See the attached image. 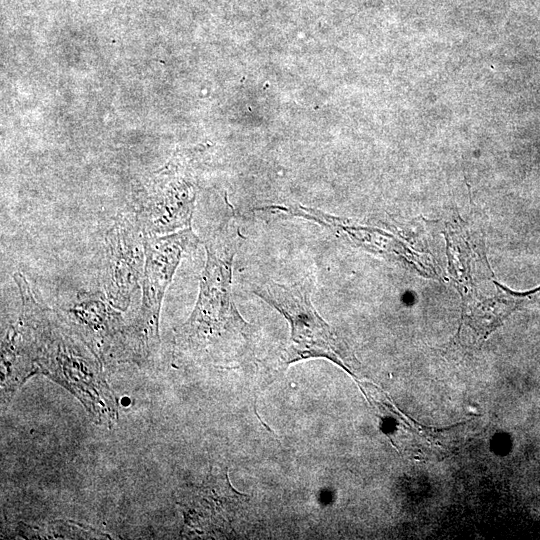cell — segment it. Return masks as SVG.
<instances>
[{
  "label": "cell",
  "mask_w": 540,
  "mask_h": 540,
  "mask_svg": "<svg viewBox=\"0 0 540 540\" xmlns=\"http://www.w3.org/2000/svg\"><path fill=\"white\" fill-rule=\"evenodd\" d=\"M234 212L211 233L204 243L206 262L195 307L177 330L179 353L194 357L233 355L246 347L254 334L253 325L239 313L232 298L233 261L241 242Z\"/></svg>",
  "instance_id": "1"
},
{
  "label": "cell",
  "mask_w": 540,
  "mask_h": 540,
  "mask_svg": "<svg viewBox=\"0 0 540 540\" xmlns=\"http://www.w3.org/2000/svg\"><path fill=\"white\" fill-rule=\"evenodd\" d=\"M312 287L310 278L293 284L269 280L255 285L252 292L289 322L290 338L282 356L286 366L305 359L325 358L355 377L358 362L346 342L313 306Z\"/></svg>",
  "instance_id": "2"
},
{
  "label": "cell",
  "mask_w": 540,
  "mask_h": 540,
  "mask_svg": "<svg viewBox=\"0 0 540 540\" xmlns=\"http://www.w3.org/2000/svg\"><path fill=\"white\" fill-rule=\"evenodd\" d=\"M145 263L142 299L135 321L125 332V341L136 356H149L159 344V315L165 291L184 254L193 251L199 237L191 227L165 234L143 233Z\"/></svg>",
  "instance_id": "3"
},
{
  "label": "cell",
  "mask_w": 540,
  "mask_h": 540,
  "mask_svg": "<svg viewBox=\"0 0 540 540\" xmlns=\"http://www.w3.org/2000/svg\"><path fill=\"white\" fill-rule=\"evenodd\" d=\"M145 251L143 231L135 217L119 216L106 236L102 271L105 297L124 311L143 276Z\"/></svg>",
  "instance_id": "4"
},
{
  "label": "cell",
  "mask_w": 540,
  "mask_h": 540,
  "mask_svg": "<svg viewBox=\"0 0 540 540\" xmlns=\"http://www.w3.org/2000/svg\"><path fill=\"white\" fill-rule=\"evenodd\" d=\"M169 181L157 180L137 201L135 217L146 234L165 235L190 227L196 200L193 183L168 172Z\"/></svg>",
  "instance_id": "5"
},
{
  "label": "cell",
  "mask_w": 540,
  "mask_h": 540,
  "mask_svg": "<svg viewBox=\"0 0 540 540\" xmlns=\"http://www.w3.org/2000/svg\"><path fill=\"white\" fill-rule=\"evenodd\" d=\"M247 495L236 491L226 472L210 474L200 486L186 490L178 505L185 526L197 534L224 533L231 528Z\"/></svg>",
  "instance_id": "6"
},
{
  "label": "cell",
  "mask_w": 540,
  "mask_h": 540,
  "mask_svg": "<svg viewBox=\"0 0 540 540\" xmlns=\"http://www.w3.org/2000/svg\"><path fill=\"white\" fill-rule=\"evenodd\" d=\"M110 304L105 295L83 294L68 310L81 332L92 343V350L103 359L109 349L119 340L125 342V331L120 314Z\"/></svg>",
  "instance_id": "7"
}]
</instances>
